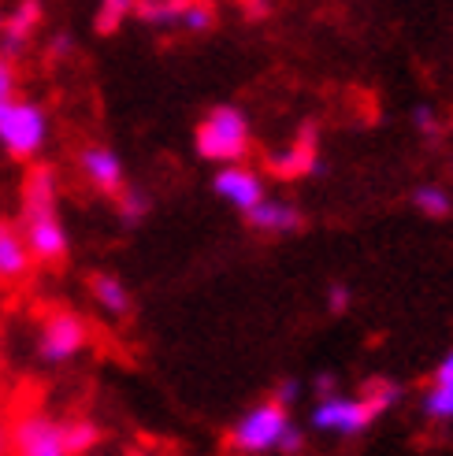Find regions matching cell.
I'll use <instances>...</instances> for the list:
<instances>
[{
    "label": "cell",
    "instance_id": "19",
    "mask_svg": "<svg viewBox=\"0 0 453 456\" xmlns=\"http://www.w3.org/2000/svg\"><path fill=\"white\" fill-rule=\"evenodd\" d=\"M413 204L432 219H446L453 212V197L442 186H416L413 190Z\"/></svg>",
    "mask_w": 453,
    "mask_h": 456
},
{
    "label": "cell",
    "instance_id": "9",
    "mask_svg": "<svg viewBox=\"0 0 453 456\" xmlns=\"http://www.w3.org/2000/svg\"><path fill=\"white\" fill-rule=\"evenodd\" d=\"M78 171L82 178L94 186L97 193L104 197H116L123 186H127V175H123V159L116 149H108V145H86L78 152Z\"/></svg>",
    "mask_w": 453,
    "mask_h": 456
},
{
    "label": "cell",
    "instance_id": "30",
    "mask_svg": "<svg viewBox=\"0 0 453 456\" xmlns=\"http://www.w3.org/2000/svg\"><path fill=\"white\" fill-rule=\"evenodd\" d=\"M0 456H8V427L0 419Z\"/></svg>",
    "mask_w": 453,
    "mask_h": 456
},
{
    "label": "cell",
    "instance_id": "25",
    "mask_svg": "<svg viewBox=\"0 0 453 456\" xmlns=\"http://www.w3.org/2000/svg\"><path fill=\"white\" fill-rule=\"evenodd\" d=\"M350 301H353V293H350V286L346 282H334L331 289H327V308L338 315V312H346L350 308Z\"/></svg>",
    "mask_w": 453,
    "mask_h": 456
},
{
    "label": "cell",
    "instance_id": "17",
    "mask_svg": "<svg viewBox=\"0 0 453 456\" xmlns=\"http://www.w3.org/2000/svg\"><path fill=\"white\" fill-rule=\"evenodd\" d=\"M116 204H119V219H123L127 226H138V223L149 216V208H152L149 193L138 190V186H123V190L116 193Z\"/></svg>",
    "mask_w": 453,
    "mask_h": 456
},
{
    "label": "cell",
    "instance_id": "11",
    "mask_svg": "<svg viewBox=\"0 0 453 456\" xmlns=\"http://www.w3.org/2000/svg\"><path fill=\"white\" fill-rule=\"evenodd\" d=\"M37 216H60V190L56 171L49 164H34L22 178V219Z\"/></svg>",
    "mask_w": 453,
    "mask_h": 456
},
{
    "label": "cell",
    "instance_id": "23",
    "mask_svg": "<svg viewBox=\"0 0 453 456\" xmlns=\"http://www.w3.org/2000/svg\"><path fill=\"white\" fill-rule=\"evenodd\" d=\"M15 94H19V67H15V60L0 56V101L15 97Z\"/></svg>",
    "mask_w": 453,
    "mask_h": 456
},
{
    "label": "cell",
    "instance_id": "12",
    "mask_svg": "<svg viewBox=\"0 0 453 456\" xmlns=\"http://www.w3.org/2000/svg\"><path fill=\"white\" fill-rule=\"evenodd\" d=\"M30 271H34V256L27 248V238H22L15 223L0 219V282L15 286L22 279H30Z\"/></svg>",
    "mask_w": 453,
    "mask_h": 456
},
{
    "label": "cell",
    "instance_id": "3",
    "mask_svg": "<svg viewBox=\"0 0 453 456\" xmlns=\"http://www.w3.org/2000/svg\"><path fill=\"white\" fill-rule=\"evenodd\" d=\"M89 346V327L86 319L71 308H56L41 319V330H37V356L45 363H71L75 356H82V349Z\"/></svg>",
    "mask_w": 453,
    "mask_h": 456
},
{
    "label": "cell",
    "instance_id": "31",
    "mask_svg": "<svg viewBox=\"0 0 453 456\" xmlns=\"http://www.w3.org/2000/svg\"><path fill=\"white\" fill-rule=\"evenodd\" d=\"M0 22H4V8H0Z\"/></svg>",
    "mask_w": 453,
    "mask_h": 456
},
{
    "label": "cell",
    "instance_id": "6",
    "mask_svg": "<svg viewBox=\"0 0 453 456\" xmlns=\"http://www.w3.org/2000/svg\"><path fill=\"white\" fill-rule=\"evenodd\" d=\"M383 412L372 404V397H320L312 412V427L316 430H331V435H342V438H357L379 419Z\"/></svg>",
    "mask_w": 453,
    "mask_h": 456
},
{
    "label": "cell",
    "instance_id": "21",
    "mask_svg": "<svg viewBox=\"0 0 453 456\" xmlns=\"http://www.w3.org/2000/svg\"><path fill=\"white\" fill-rule=\"evenodd\" d=\"M424 412L432 419H453V386L435 382L432 390L424 394Z\"/></svg>",
    "mask_w": 453,
    "mask_h": 456
},
{
    "label": "cell",
    "instance_id": "15",
    "mask_svg": "<svg viewBox=\"0 0 453 456\" xmlns=\"http://www.w3.org/2000/svg\"><path fill=\"white\" fill-rule=\"evenodd\" d=\"M183 8L186 0H134V15L156 30H175L178 19H183Z\"/></svg>",
    "mask_w": 453,
    "mask_h": 456
},
{
    "label": "cell",
    "instance_id": "22",
    "mask_svg": "<svg viewBox=\"0 0 453 456\" xmlns=\"http://www.w3.org/2000/svg\"><path fill=\"white\" fill-rule=\"evenodd\" d=\"M276 449H279L283 456H298V452L305 449V430H301L298 423H286L283 435H279V442H276Z\"/></svg>",
    "mask_w": 453,
    "mask_h": 456
},
{
    "label": "cell",
    "instance_id": "13",
    "mask_svg": "<svg viewBox=\"0 0 453 456\" xmlns=\"http://www.w3.org/2000/svg\"><path fill=\"white\" fill-rule=\"evenodd\" d=\"M245 223L253 226V231H260V234H293V231H301L305 226V216L293 208V204L264 197L260 204H253V208L245 212Z\"/></svg>",
    "mask_w": 453,
    "mask_h": 456
},
{
    "label": "cell",
    "instance_id": "29",
    "mask_svg": "<svg viewBox=\"0 0 453 456\" xmlns=\"http://www.w3.org/2000/svg\"><path fill=\"white\" fill-rule=\"evenodd\" d=\"M435 382H442V386H453V349L442 356V363L435 368Z\"/></svg>",
    "mask_w": 453,
    "mask_h": 456
},
{
    "label": "cell",
    "instance_id": "7",
    "mask_svg": "<svg viewBox=\"0 0 453 456\" xmlns=\"http://www.w3.org/2000/svg\"><path fill=\"white\" fill-rule=\"evenodd\" d=\"M22 238H27V248L34 264H63L67 248H71V238H67V226L60 223V216H37V219H22Z\"/></svg>",
    "mask_w": 453,
    "mask_h": 456
},
{
    "label": "cell",
    "instance_id": "10",
    "mask_svg": "<svg viewBox=\"0 0 453 456\" xmlns=\"http://www.w3.org/2000/svg\"><path fill=\"white\" fill-rule=\"evenodd\" d=\"M212 190L216 197H223L226 204H235L238 212H249L253 204L264 200V178L253 167H242V164H223L219 175L212 178Z\"/></svg>",
    "mask_w": 453,
    "mask_h": 456
},
{
    "label": "cell",
    "instance_id": "24",
    "mask_svg": "<svg viewBox=\"0 0 453 456\" xmlns=\"http://www.w3.org/2000/svg\"><path fill=\"white\" fill-rule=\"evenodd\" d=\"M413 126H416L420 134H435V130H439V116H435V108L416 104V108H413Z\"/></svg>",
    "mask_w": 453,
    "mask_h": 456
},
{
    "label": "cell",
    "instance_id": "27",
    "mask_svg": "<svg viewBox=\"0 0 453 456\" xmlns=\"http://www.w3.org/2000/svg\"><path fill=\"white\" fill-rule=\"evenodd\" d=\"M71 53H75V37L67 34V30L53 34V41H49V56H53V60H67Z\"/></svg>",
    "mask_w": 453,
    "mask_h": 456
},
{
    "label": "cell",
    "instance_id": "14",
    "mask_svg": "<svg viewBox=\"0 0 453 456\" xmlns=\"http://www.w3.org/2000/svg\"><path fill=\"white\" fill-rule=\"evenodd\" d=\"M89 293H94V301L101 305V312L116 315V319L130 315V308H134V297H130L127 282L116 279V275H108V271H97V275L89 279Z\"/></svg>",
    "mask_w": 453,
    "mask_h": 456
},
{
    "label": "cell",
    "instance_id": "1",
    "mask_svg": "<svg viewBox=\"0 0 453 456\" xmlns=\"http://www.w3.org/2000/svg\"><path fill=\"white\" fill-rule=\"evenodd\" d=\"M49 145V111L30 97L0 101V149L12 159H34Z\"/></svg>",
    "mask_w": 453,
    "mask_h": 456
},
{
    "label": "cell",
    "instance_id": "5",
    "mask_svg": "<svg viewBox=\"0 0 453 456\" xmlns=\"http://www.w3.org/2000/svg\"><path fill=\"white\" fill-rule=\"evenodd\" d=\"M290 423V412L279 404V401H264V404H253L249 412L235 423L231 430V445L242 452V456H260L268 449H276L283 427Z\"/></svg>",
    "mask_w": 453,
    "mask_h": 456
},
{
    "label": "cell",
    "instance_id": "16",
    "mask_svg": "<svg viewBox=\"0 0 453 456\" xmlns=\"http://www.w3.org/2000/svg\"><path fill=\"white\" fill-rule=\"evenodd\" d=\"M63 430V445L71 456H86L101 445V427L94 419H60Z\"/></svg>",
    "mask_w": 453,
    "mask_h": 456
},
{
    "label": "cell",
    "instance_id": "26",
    "mask_svg": "<svg viewBox=\"0 0 453 456\" xmlns=\"http://www.w3.org/2000/svg\"><path fill=\"white\" fill-rule=\"evenodd\" d=\"M298 397H301V382H298V379H283V382L276 386V394H271V401H279L283 408H290Z\"/></svg>",
    "mask_w": 453,
    "mask_h": 456
},
{
    "label": "cell",
    "instance_id": "28",
    "mask_svg": "<svg viewBox=\"0 0 453 456\" xmlns=\"http://www.w3.org/2000/svg\"><path fill=\"white\" fill-rule=\"evenodd\" d=\"M312 390L320 394V397H331V394L338 390V375H334V371H320V375L312 379Z\"/></svg>",
    "mask_w": 453,
    "mask_h": 456
},
{
    "label": "cell",
    "instance_id": "20",
    "mask_svg": "<svg viewBox=\"0 0 453 456\" xmlns=\"http://www.w3.org/2000/svg\"><path fill=\"white\" fill-rule=\"evenodd\" d=\"M178 27L190 30V34H209V30L216 27V8L209 4V0H186Z\"/></svg>",
    "mask_w": 453,
    "mask_h": 456
},
{
    "label": "cell",
    "instance_id": "8",
    "mask_svg": "<svg viewBox=\"0 0 453 456\" xmlns=\"http://www.w3.org/2000/svg\"><path fill=\"white\" fill-rule=\"evenodd\" d=\"M41 0H15V8L4 12V22H0V56L19 60L30 49V37L41 27Z\"/></svg>",
    "mask_w": 453,
    "mask_h": 456
},
{
    "label": "cell",
    "instance_id": "2",
    "mask_svg": "<svg viewBox=\"0 0 453 456\" xmlns=\"http://www.w3.org/2000/svg\"><path fill=\"white\" fill-rule=\"evenodd\" d=\"M249 142H253V130H249L245 111L235 104L212 108L194 134L197 156L212 159V164H242V156L249 152Z\"/></svg>",
    "mask_w": 453,
    "mask_h": 456
},
{
    "label": "cell",
    "instance_id": "18",
    "mask_svg": "<svg viewBox=\"0 0 453 456\" xmlns=\"http://www.w3.org/2000/svg\"><path fill=\"white\" fill-rule=\"evenodd\" d=\"M130 15H134V0H101L97 15H94V27L101 34H116Z\"/></svg>",
    "mask_w": 453,
    "mask_h": 456
},
{
    "label": "cell",
    "instance_id": "4",
    "mask_svg": "<svg viewBox=\"0 0 453 456\" xmlns=\"http://www.w3.org/2000/svg\"><path fill=\"white\" fill-rule=\"evenodd\" d=\"M8 456H71V452L63 445L60 419L41 412V408H30L8 430Z\"/></svg>",
    "mask_w": 453,
    "mask_h": 456
}]
</instances>
